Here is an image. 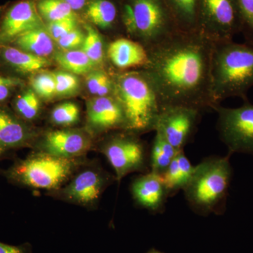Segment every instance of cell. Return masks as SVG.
Wrapping results in <instances>:
<instances>
[{
    "mask_svg": "<svg viewBox=\"0 0 253 253\" xmlns=\"http://www.w3.org/2000/svg\"><path fill=\"white\" fill-rule=\"evenodd\" d=\"M213 42L201 33L177 31L147 48L146 70L156 86L162 109L187 106L213 110L211 97Z\"/></svg>",
    "mask_w": 253,
    "mask_h": 253,
    "instance_id": "obj_1",
    "label": "cell"
},
{
    "mask_svg": "<svg viewBox=\"0 0 253 253\" xmlns=\"http://www.w3.org/2000/svg\"><path fill=\"white\" fill-rule=\"evenodd\" d=\"M253 86V44L233 41L213 42L211 69L212 109L229 97L247 101Z\"/></svg>",
    "mask_w": 253,
    "mask_h": 253,
    "instance_id": "obj_2",
    "label": "cell"
},
{
    "mask_svg": "<svg viewBox=\"0 0 253 253\" xmlns=\"http://www.w3.org/2000/svg\"><path fill=\"white\" fill-rule=\"evenodd\" d=\"M113 78L114 96L124 111L126 130L139 135L155 131L162 106L149 73L145 69L118 71Z\"/></svg>",
    "mask_w": 253,
    "mask_h": 253,
    "instance_id": "obj_3",
    "label": "cell"
},
{
    "mask_svg": "<svg viewBox=\"0 0 253 253\" xmlns=\"http://www.w3.org/2000/svg\"><path fill=\"white\" fill-rule=\"evenodd\" d=\"M231 156H211L195 166L193 175L183 191L189 207L196 214L219 215L225 212L233 177Z\"/></svg>",
    "mask_w": 253,
    "mask_h": 253,
    "instance_id": "obj_4",
    "label": "cell"
},
{
    "mask_svg": "<svg viewBox=\"0 0 253 253\" xmlns=\"http://www.w3.org/2000/svg\"><path fill=\"white\" fill-rule=\"evenodd\" d=\"M86 164L85 156L64 158L33 151L24 159L16 160L2 174L14 185L51 192L65 185Z\"/></svg>",
    "mask_w": 253,
    "mask_h": 253,
    "instance_id": "obj_5",
    "label": "cell"
},
{
    "mask_svg": "<svg viewBox=\"0 0 253 253\" xmlns=\"http://www.w3.org/2000/svg\"><path fill=\"white\" fill-rule=\"evenodd\" d=\"M121 21L128 38L146 49L178 31L163 0H125Z\"/></svg>",
    "mask_w": 253,
    "mask_h": 253,
    "instance_id": "obj_6",
    "label": "cell"
},
{
    "mask_svg": "<svg viewBox=\"0 0 253 253\" xmlns=\"http://www.w3.org/2000/svg\"><path fill=\"white\" fill-rule=\"evenodd\" d=\"M138 135L130 131L118 130L100 145L99 151L114 169L118 181L129 173L150 171L149 150Z\"/></svg>",
    "mask_w": 253,
    "mask_h": 253,
    "instance_id": "obj_7",
    "label": "cell"
},
{
    "mask_svg": "<svg viewBox=\"0 0 253 253\" xmlns=\"http://www.w3.org/2000/svg\"><path fill=\"white\" fill-rule=\"evenodd\" d=\"M236 0H200L199 33L212 42L233 41L241 33Z\"/></svg>",
    "mask_w": 253,
    "mask_h": 253,
    "instance_id": "obj_8",
    "label": "cell"
},
{
    "mask_svg": "<svg viewBox=\"0 0 253 253\" xmlns=\"http://www.w3.org/2000/svg\"><path fill=\"white\" fill-rule=\"evenodd\" d=\"M115 180L116 177L101 168L89 166L87 163L65 185L56 191L48 192V195L69 204L94 208L106 188Z\"/></svg>",
    "mask_w": 253,
    "mask_h": 253,
    "instance_id": "obj_9",
    "label": "cell"
},
{
    "mask_svg": "<svg viewBox=\"0 0 253 253\" xmlns=\"http://www.w3.org/2000/svg\"><path fill=\"white\" fill-rule=\"evenodd\" d=\"M217 129L229 154L241 153L253 156V104L249 100L238 108L218 106Z\"/></svg>",
    "mask_w": 253,
    "mask_h": 253,
    "instance_id": "obj_10",
    "label": "cell"
},
{
    "mask_svg": "<svg viewBox=\"0 0 253 253\" xmlns=\"http://www.w3.org/2000/svg\"><path fill=\"white\" fill-rule=\"evenodd\" d=\"M202 111L187 106H170L161 110L155 131L178 151H183L197 129Z\"/></svg>",
    "mask_w": 253,
    "mask_h": 253,
    "instance_id": "obj_11",
    "label": "cell"
},
{
    "mask_svg": "<svg viewBox=\"0 0 253 253\" xmlns=\"http://www.w3.org/2000/svg\"><path fill=\"white\" fill-rule=\"evenodd\" d=\"M91 146L92 141L89 133L74 129L46 131L33 145L34 151L64 158L85 156Z\"/></svg>",
    "mask_w": 253,
    "mask_h": 253,
    "instance_id": "obj_12",
    "label": "cell"
},
{
    "mask_svg": "<svg viewBox=\"0 0 253 253\" xmlns=\"http://www.w3.org/2000/svg\"><path fill=\"white\" fill-rule=\"evenodd\" d=\"M44 28L36 0H21L8 5L0 22V46L9 45L21 35Z\"/></svg>",
    "mask_w": 253,
    "mask_h": 253,
    "instance_id": "obj_13",
    "label": "cell"
},
{
    "mask_svg": "<svg viewBox=\"0 0 253 253\" xmlns=\"http://www.w3.org/2000/svg\"><path fill=\"white\" fill-rule=\"evenodd\" d=\"M86 126L93 134L126 130L122 106L114 96H95L86 104Z\"/></svg>",
    "mask_w": 253,
    "mask_h": 253,
    "instance_id": "obj_14",
    "label": "cell"
},
{
    "mask_svg": "<svg viewBox=\"0 0 253 253\" xmlns=\"http://www.w3.org/2000/svg\"><path fill=\"white\" fill-rule=\"evenodd\" d=\"M133 199L139 207L152 213H162L169 193L162 176L149 171L138 176L131 184Z\"/></svg>",
    "mask_w": 253,
    "mask_h": 253,
    "instance_id": "obj_15",
    "label": "cell"
},
{
    "mask_svg": "<svg viewBox=\"0 0 253 253\" xmlns=\"http://www.w3.org/2000/svg\"><path fill=\"white\" fill-rule=\"evenodd\" d=\"M106 56L118 71L144 69L149 61L146 48L128 37H119L111 41L107 46Z\"/></svg>",
    "mask_w": 253,
    "mask_h": 253,
    "instance_id": "obj_16",
    "label": "cell"
},
{
    "mask_svg": "<svg viewBox=\"0 0 253 253\" xmlns=\"http://www.w3.org/2000/svg\"><path fill=\"white\" fill-rule=\"evenodd\" d=\"M38 135L27 122L11 110L0 106V146L5 149L33 146Z\"/></svg>",
    "mask_w": 253,
    "mask_h": 253,
    "instance_id": "obj_17",
    "label": "cell"
},
{
    "mask_svg": "<svg viewBox=\"0 0 253 253\" xmlns=\"http://www.w3.org/2000/svg\"><path fill=\"white\" fill-rule=\"evenodd\" d=\"M0 62L21 75H34L50 66L47 58L40 57L11 45L0 46Z\"/></svg>",
    "mask_w": 253,
    "mask_h": 253,
    "instance_id": "obj_18",
    "label": "cell"
},
{
    "mask_svg": "<svg viewBox=\"0 0 253 253\" xmlns=\"http://www.w3.org/2000/svg\"><path fill=\"white\" fill-rule=\"evenodd\" d=\"M178 31L199 32L200 0H163Z\"/></svg>",
    "mask_w": 253,
    "mask_h": 253,
    "instance_id": "obj_19",
    "label": "cell"
},
{
    "mask_svg": "<svg viewBox=\"0 0 253 253\" xmlns=\"http://www.w3.org/2000/svg\"><path fill=\"white\" fill-rule=\"evenodd\" d=\"M194 169L195 166L191 165L184 154V150L179 151L161 175L169 197L174 196L179 190H184L189 182Z\"/></svg>",
    "mask_w": 253,
    "mask_h": 253,
    "instance_id": "obj_20",
    "label": "cell"
},
{
    "mask_svg": "<svg viewBox=\"0 0 253 253\" xmlns=\"http://www.w3.org/2000/svg\"><path fill=\"white\" fill-rule=\"evenodd\" d=\"M9 45L43 58L52 54L54 50V41L45 28L28 31L16 38Z\"/></svg>",
    "mask_w": 253,
    "mask_h": 253,
    "instance_id": "obj_21",
    "label": "cell"
},
{
    "mask_svg": "<svg viewBox=\"0 0 253 253\" xmlns=\"http://www.w3.org/2000/svg\"><path fill=\"white\" fill-rule=\"evenodd\" d=\"M149 150L150 171L162 175L179 151L158 131Z\"/></svg>",
    "mask_w": 253,
    "mask_h": 253,
    "instance_id": "obj_22",
    "label": "cell"
},
{
    "mask_svg": "<svg viewBox=\"0 0 253 253\" xmlns=\"http://www.w3.org/2000/svg\"><path fill=\"white\" fill-rule=\"evenodd\" d=\"M86 18L103 30H111L117 22L118 7L111 0H91L86 8Z\"/></svg>",
    "mask_w": 253,
    "mask_h": 253,
    "instance_id": "obj_23",
    "label": "cell"
},
{
    "mask_svg": "<svg viewBox=\"0 0 253 253\" xmlns=\"http://www.w3.org/2000/svg\"><path fill=\"white\" fill-rule=\"evenodd\" d=\"M54 59L60 67L75 75L88 74L96 66L83 50H63L55 54Z\"/></svg>",
    "mask_w": 253,
    "mask_h": 253,
    "instance_id": "obj_24",
    "label": "cell"
},
{
    "mask_svg": "<svg viewBox=\"0 0 253 253\" xmlns=\"http://www.w3.org/2000/svg\"><path fill=\"white\" fill-rule=\"evenodd\" d=\"M13 109L18 117L26 122L35 121L41 111V98L31 87L20 91L13 100Z\"/></svg>",
    "mask_w": 253,
    "mask_h": 253,
    "instance_id": "obj_25",
    "label": "cell"
},
{
    "mask_svg": "<svg viewBox=\"0 0 253 253\" xmlns=\"http://www.w3.org/2000/svg\"><path fill=\"white\" fill-rule=\"evenodd\" d=\"M38 9L41 17L49 22L76 17L74 10L62 0H41Z\"/></svg>",
    "mask_w": 253,
    "mask_h": 253,
    "instance_id": "obj_26",
    "label": "cell"
},
{
    "mask_svg": "<svg viewBox=\"0 0 253 253\" xmlns=\"http://www.w3.org/2000/svg\"><path fill=\"white\" fill-rule=\"evenodd\" d=\"M86 85L89 92L95 96H114L113 75L104 70H96L88 73Z\"/></svg>",
    "mask_w": 253,
    "mask_h": 253,
    "instance_id": "obj_27",
    "label": "cell"
},
{
    "mask_svg": "<svg viewBox=\"0 0 253 253\" xmlns=\"http://www.w3.org/2000/svg\"><path fill=\"white\" fill-rule=\"evenodd\" d=\"M86 34L82 50L97 66L104 63L105 59L104 43L102 37L97 30L86 25Z\"/></svg>",
    "mask_w": 253,
    "mask_h": 253,
    "instance_id": "obj_28",
    "label": "cell"
},
{
    "mask_svg": "<svg viewBox=\"0 0 253 253\" xmlns=\"http://www.w3.org/2000/svg\"><path fill=\"white\" fill-rule=\"evenodd\" d=\"M81 118V110L77 104L65 102L56 106L50 116L51 123L56 126H71L77 124Z\"/></svg>",
    "mask_w": 253,
    "mask_h": 253,
    "instance_id": "obj_29",
    "label": "cell"
},
{
    "mask_svg": "<svg viewBox=\"0 0 253 253\" xmlns=\"http://www.w3.org/2000/svg\"><path fill=\"white\" fill-rule=\"evenodd\" d=\"M30 86L41 99L49 101L56 96V83L52 73L38 72L30 79Z\"/></svg>",
    "mask_w": 253,
    "mask_h": 253,
    "instance_id": "obj_30",
    "label": "cell"
},
{
    "mask_svg": "<svg viewBox=\"0 0 253 253\" xmlns=\"http://www.w3.org/2000/svg\"><path fill=\"white\" fill-rule=\"evenodd\" d=\"M52 74L56 83V96H71L79 89L80 81L76 75L62 71H56Z\"/></svg>",
    "mask_w": 253,
    "mask_h": 253,
    "instance_id": "obj_31",
    "label": "cell"
},
{
    "mask_svg": "<svg viewBox=\"0 0 253 253\" xmlns=\"http://www.w3.org/2000/svg\"><path fill=\"white\" fill-rule=\"evenodd\" d=\"M241 16V33L245 42L253 44V0H236Z\"/></svg>",
    "mask_w": 253,
    "mask_h": 253,
    "instance_id": "obj_32",
    "label": "cell"
},
{
    "mask_svg": "<svg viewBox=\"0 0 253 253\" xmlns=\"http://www.w3.org/2000/svg\"><path fill=\"white\" fill-rule=\"evenodd\" d=\"M24 84L20 78L0 74V106L7 102L17 89H22Z\"/></svg>",
    "mask_w": 253,
    "mask_h": 253,
    "instance_id": "obj_33",
    "label": "cell"
},
{
    "mask_svg": "<svg viewBox=\"0 0 253 253\" xmlns=\"http://www.w3.org/2000/svg\"><path fill=\"white\" fill-rule=\"evenodd\" d=\"M76 28H78L77 18H73L48 23L46 29L53 41L56 42Z\"/></svg>",
    "mask_w": 253,
    "mask_h": 253,
    "instance_id": "obj_34",
    "label": "cell"
},
{
    "mask_svg": "<svg viewBox=\"0 0 253 253\" xmlns=\"http://www.w3.org/2000/svg\"><path fill=\"white\" fill-rule=\"evenodd\" d=\"M84 38L85 34L78 28L63 36L56 42L63 50H76L83 46Z\"/></svg>",
    "mask_w": 253,
    "mask_h": 253,
    "instance_id": "obj_35",
    "label": "cell"
},
{
    "mask_svg": "<svg viewBox=\"0 0 253 253\" xmlns=\"http://www.w3.org/2000/svg\"><path fill=\"white\" fill-rule=\"evenodd\" d=\"M0 253H31V248L28 244L16 246L0 242Z\"/></svg>",
    "mask_w": 253,
    "mask_h": 253,
    "instance_id": "obj_36",
    "label": "cell"
},
{
    "mask_svg": "<svg viewBox=\"0 0 253 253\" xmlns=\"http://www.w3.org/2000/svg\"><path fill=\"white\" fill-rule=\"evenodd\" d=\"M71 6L74 11L81 10L86 5V0H62Z\"/></svg>",
    "mask_w": 253,
    "mask_h": 253,
    "instance_id": "obj_37",
    "label": "cell"
},
{
    "mask_svg": "<svg viewBox=\"0 0 253 253\" xmlns=\"http://www.w3.org/2000/svg\"><path fill=\"white\" fill-rule=\"evenodd\" d=\"M7 4L0 6V22H1V18H2L3 14H4L5 10L7 8Z\"/></svg>",
    "mask_w": 253,
    "mask_h": 253,
    "instance_id": "obj_38",
    "label": "cell"
},
{
    "mask_svg": "<svg viewBox=\"0 0 253 253\" xmlns=\"http://www.w3.org/2000/svg\"><path fill=\"white\" fill-rule=\"evenodd\" d=\"M8 150L5 149L2 146H0V159L4 158L5 155L8 152Z\"/></svg>",
    "mask_w": 253,
    "mask_h": 253,
    "instance_id": "obj_39",
    "label": "cell"
},
{
    "mask_svg": "<svg viewBox=\"0 0 253 253\" xmlns=\"http://www.w3.org/2000/svg\"><path fill=\"white\" fill-rule=\"evenodd\" d=\"M146 253H165L161 252V251H158V250H156L155 249H151V250H149V251H148Z\"/></svg>",
    "mask_w": 253,
    "mask_h": 253,
    "instance_id": "obj_40",
    "label": "cell"
}]
</instances>
